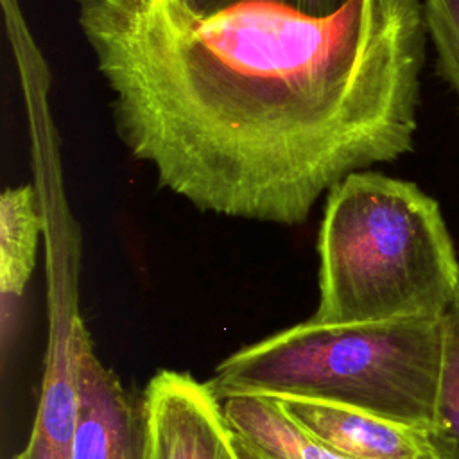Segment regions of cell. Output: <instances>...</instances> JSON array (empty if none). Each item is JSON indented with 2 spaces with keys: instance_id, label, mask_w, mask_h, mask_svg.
Wrapping results in <instances>:
<instances>
[{
  "instance_id": "1",
  "label": "cell",
  "mask_w": 459,
  "mask_h": 459,
  "mask_svg": "<svg viewBox=\"0 0 459 459\" xmlns=\"http://www.w3.org/2000/svg\"><path fill=\"white\" fill-rule=\"evenodd\" d=\"M113 127L199 212L305 224L346 176L414 149L423 0L312 16L276 0H75Z\"/></svg>"
},
{
  "instance_id": "2",
  "label": "cell",
  "mask_w": 459,
  "mask_h": 459,
  "mask_svg": "<svg viewBox=\"0 0 459 459\" xmlns=\"http://www.w3.org/2000/svg\"><path fill=\"white\" fill-rule=\"evenodd\" d=\"M317 253V323L441 317L459 287L437 201L375 170L353 172L326 194Z\"/></svg>"
},
{
  "instance_id": "3",
  "label": "cell",
  "mask_w": 459,
  "mask_h": 459,
  "mask_svg": "<svg viewBox=\"0 0 459 459\" xmlns=\"http://www.w3.org/2000/svg\"><path fill=\"white\" fill-rule=\"evenodd\" d=\"M443 357L441 317L305 323L249 344L206 382L237 394L305 398L355 407L429 430Z\"/></svg>"
},
{
  "instance_id": "4",
  "label": "cell",
  "mask_w": 459,
  "mask_h": 459,
  "mask_svg": "<svg viewBox=\"0 0 459 459\" xmlns=\"http://www.w3.org/2000/svg\"><path fill=\"white\" fill-rule=\"evenodd\" d=\"M63 213L47 233L48 335L36 418L18 459H70L81 396V364L91 342L79 310V233Z\"/></svg>"
},
{
  "instance_id": "5",
  "label": "cell",
  "mask_w": 459,
  "mask_h": 459,
  "mask_svg": "<svg viewBox=\"0 0 459 459\" xmlns=\"http://www.w3.org/2000/svg\"><path fill=\"white\" fill-rule=\"evenodd\" d=\"M149 459H238L221 402L190 373L158 371L143 391Z\"/></svg>"
},
{
  "instance_id": "6",
  "label": "cell",
  "mask_w": 459,
  "mask_h": 459,
  "mask_svg": "<svg viewBox=\"0 0 459 459\" xmlns=\"http://www.w3.org/2000/svg\"><path fill=\"white\" fill-rule=\"evenodd\" d=\"M70 459H149L145 400L131 394L95 355L81 364V396Z\"/></svg>"
},
{
  "instance_id": "7",
  "label": "cell",
  "mask_w": 459,
  "mask_h": 459,
  "mask_svg": "<svg viewBox=\"0 0 459 459\" xmlns=\"http://www.w3.org/2000/svg\"><path fill=\"white\" fill-rule=\"evenodd\" d=\"M278 402L308 434L348 459H437L427 430L337 403Z\"/></svg>"
},
{
  "instance_id": "8",
  "label": "cell",
  "mask_w": 459,
  "mask_h": 459,
  "mask_svg": "<svg viewBox=\"0 0 459 459\" xmlns=\"http://www.w3.org/2000/svg\"><path fill=\"white\" fill-rule=\"evenodd\" d=\"M221 402L238 459H348L308 434L267 394H237Z\"/></svg>"
},
{
  "instance_id": "9",
  "label": "cell",
  "mask_w": 459,
  "mask_h": 459,
  "mask_svg": "<svg viewBox=\"0 0 459 459\" xmlns=\"http://www.w3.org/2000/svg\"><path fill=\"white\" fill-rule=\"evenodd\" d=\"M43 230L38 188L34 185L5 188L0 195V319L4 348L7 346L9 332L14 330Z\"/></svg>"
},
{
  "instance_id": "10",
  "label": "cell",
  "mask_w": 459,
  "mask_h": 459,
  "mask_svg": "<svg viewBox=\"0 0 459 459\" xmlns=\"http://www.w3.org/2000/svg\"><path fill=\"white\" fill-rule=\"evenodd\" d=\"M441 373L427 434L437 459H459V287L441 316Z\"/></svg>"
},
{
  "instance_id": "11",
  "label": "cell",
  "mask_w": 459,
  "mask_h": 459,
  "mask_svg": "<svg viewBox=\"0 0 459 459\" xmlns=\"http://www.w3.org/2000/svg\"><path fill=\"white\" fill-rule=\"evenodd\" d=\"M423 18L436 68L459 100V0H423Z\"/></svg>"
},
{
  "instance_id": "12",
  "label": "cell",
  "mask_w": 459,
  "mask_h": 459,
  "mask_svg": "<svg viewBox=\"0 0 459 459\" xmlns=\"http://www.w3.org/2000/svg\"><path fill=\"white\" fill-rule=\"evenodd\" d=\"M280 4H285L296 11H301L305 14L312 16H330L341 11L350 0H276Z\"/></svg>"
},
{
  "instance_id": "13",
  "label": "cell",
  "mask_w": 459,
  "mask_h": 459,
  "mask_svg": "<svg viewBox=\"0 0 459 459\" xmlns=\"http://www.w3.org/2000/svg\"><path fill=\"white\" fill-rule=\"evenodd\" d=\"M240 0H188V4L197 11V13H203V14H208V13H217L231 4H237Z\"/></svg>"
},
{
  "instance_id": "14",
  "label": "cell",
  "mask_w": 459,
  "mask_h": 459,
  "mask_svg": "<svg viewBox=\"0 0 459 459\" xmlns=\"http://www.w3.org/2000/svg\"><path fill=\"white\" fill-rule=\"evenodd\" d=\"M11 459H18V457H11Z\"/></svg>"
}]
</instances>
